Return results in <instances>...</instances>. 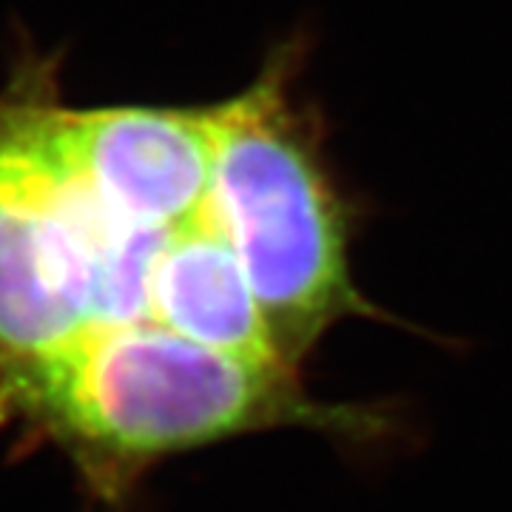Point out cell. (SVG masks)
Wrapping results in <instances>:
<instances>
[{
	"instance_id": "cell-1",
	"label": "cell",
	"mask_w": 512,
	"mask_h": 512,
	"mask_svg": "<svg viewBox=\"0 0 512 512\" xmlns=\"http://www.w3.org/2000/svg\"><path fill=\"white\" fill-rule=\"evenodd\" d=\"M0 421L60 444L100 490H123L165 456L259 430L345 441L393 430L379 404L319 402L293 367L251 362L151 319L94 328L32 365H0Z\"/></svg>"
},
{
	"instance_id": "cell-2",
	"label": "cell",
	"mask_w": 512,
	"mask_h": 512,
	"mask_svg": "<svg viewBox=\"0 0 512 512\" xmlns=\"http://www.w3.org/2000/svg\"><path fill=\"white\" fill-rule=\"evenodd\" d=\"M285 80L274 63L248 92L217 106L202 217L234 248L276 353L299 370L325 330L376 311L350 279L348 211Z\"/></svg>"
},
{
	"instance_id": "cell-3",
	"label": "cell",
	"mask_w": 512,
	"mask_h": 512,
	"mask_svg": "<svg viewBox=\"0 0 512 512\" xmlns=\"http://www.w3.org/2000/svg\"><path fill=\"white\" fill-rule=\"evenodd\" d=\"M0 177L52 228L92 288L94 328L148 319V279L168 234L114 214L72 160L52 97L0 100Z\"/></svg>"
},
{
	"instance_id": "cell-4",
	"label": "cell",
	"mask_w": 512,
	"mask_h": 512,
	"mask_svg": "<svg viewBox=\"0 0 512 512\" xmlns=\"http://www.w3.org/2000/svg\"><path fill=\"white\" fill-rule=\"evenodd\" d=\"M60 131L94 191L134 228L168 234L202 214L217 157V106H60Z\"/></svg>"
},
{
	"instance_id": "cell-5",
	"label": "cell",
	"mask_w": 512,
	"mask_h": 512,
	"mask_svg": "<svg viewBox=\"0 0 512 512\" xmlns=\"http://www.w3.org/2000/svg\"><path fill=\"white\" fill-rule=\"evenodd\" d=\"M148 319L205 348L285 365L234 248L202 214L174 228L154 259Z\"/></svg>"
},
{
	"instance_id": "cell-6",
	"label": "cell",
	"mask_w": 512,
	"mask_h": 512,
	"mask_svg": "<svg viewBox=\"0 0 512 512\" xmlns=\"http://www.w3.org/2000/svg\"><path fill=\"white\" fill-rule=\"evenodd\" d=\"M89 330L86 276L52 228L0 177V365L52 359Z\"/></svg>"
}]
</instances>
